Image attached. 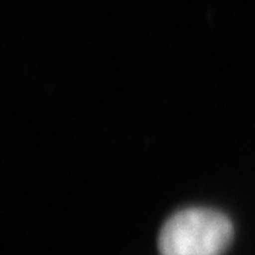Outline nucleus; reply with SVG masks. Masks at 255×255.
I'll return each mask as SVG.
<instances>
[{
	"instance_id": "1",
	"label": "nucleus",
	"mask_w": 255,
	"mask_h": 255,
	"mask_svg": "<svg viewBox=\"0 0 255 255\" xmlns=\"http://www.w3.org/2000/svg\"><path fill=\"white\" fill-rule=\"evenodd\" d=\"M233 241V224L219 211L189 209L176 213L159 234L160 255H221Z\"/></svg>"
}]
</instances>
